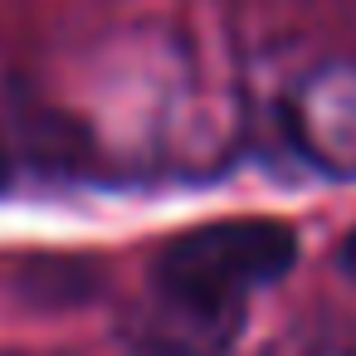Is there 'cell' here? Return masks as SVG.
I'll list each match as a JSON object with an SVG mask.
<instances>
[{"mask_svg": "<svg viewBox=\"0 0 356 356\" xmlns=\"http://www.w3.org/2000/svg\"><path fill=\"white\" fill-rule=\"evenodd\" d=\"M341 273L356 283V229L346 234V244H341Z\"/></svg>", "mask_w": 356, "mask_h": 356, "instance_id": "cell-2", "label": "cell"}, {"mask_svg": "<svg viewBox=\"0 0 356 356\" xmlns=\"http://www.w3.org/2000/svg\"><path fill=\"white\" fill-rule=\"evenodd\" d=\"M6 181H10V166H6V147H0V191H6Z\"/></svg>", "mask_w": 356, "mask_h": 356, "instance_id": "cell-3", "label": "cell"}, {"mask_svg": "<svg viewBox=\"0 0 356 356\" xmlns=\"http://www.w3.org/2000/svg\"><path fill=\"white\" fill-rule=\"evenodd\" d=\"M298 264V234L283 220H220L186 229L152 264V302L132 327L137 356H225L244 298Z\"/></svg>", "mask_w": 356, "mask_h": 356, "instance_id": "cell-1", "label": "cell"}]
</instances>
